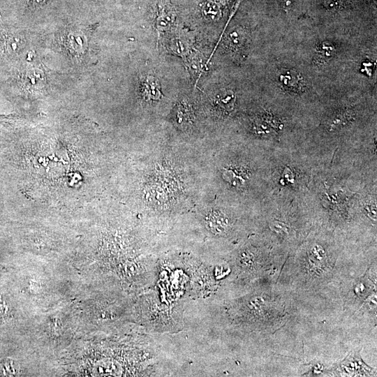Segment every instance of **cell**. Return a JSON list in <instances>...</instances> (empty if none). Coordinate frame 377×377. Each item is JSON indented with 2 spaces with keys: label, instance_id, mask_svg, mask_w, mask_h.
<instances>
[{
  "label": "cell",
  "instance_id": "obj_15",
  "mask_svg": "<svg viewBox=\"0 0 377 377\" xmlns=\"http://www.w3.org/2000/svg\"><path fill=\"white\" fill-rule=\"evenodd\" d=\"M6 45L9 51L16 52L20 50L22 45V40L17 36H12L8 39Z\"/></svg>",
  "mask_w": 377,
  "mask_h": 377
},
{
  "label": "cell",
  "instance_id": "obj_6",
  "mask_svg": "<svg viewBox=\"0 0 377 377\" xmlns=\"http://www.w3.org/2000/svg\"><path fill=\"white\" fill-rule=\"evenodd\" d=\"M208 230L215 235L226 233L230 226V219L219 210L210 212L205 219Z\"/></svg>",
  "mask_w": 377,
  "mask_h": 377
},
{
  "label": "cell",
  "instance_id": "obj_9",
  "mask_svg": "<svg viewBox=\"0 0 377 377\" xmlns=\"http://www.w3.org/2000/svg\"><path fill=\"white\" fill-rule=\"evenodd\" d=\"M142 91L143 97L147 100H158L161 97L159 82L153 76H148L142 81Z\"/></svg>",
  "mask_w": 377,
  "mask_h": 377
},
{
  "label": "cell",
  "instance_id": "obj_5",
  "mask_svg": "<svg viewBox=\"0 0 377 377\" xmlns=\"http://www.w3.org/2000/svg\"><path fill=\"white\" fill-rule=\"evenodd\" d=\"M175 11L170 1L161 0L157 3L156 25L159 31H165L172 24L175 17Z\"/></svg>",
  "mask_w": 377,
  "mask_h": 377
},
{
  "label": "cell",
  "instance_id": "obj_13",
  "mask_svg": "<svg viewBox=\"0 0 377 377\" xmlns=\"http://www.w3.org/2000/svg\"><path fill=\"white\" fill-rule=\"evenodd\" d=\"M320 5L327 11L335 13L345 7V0H318Z\"/></svg>",
  "mask_w": 377,
  "mask_h": 377
},
{
  "label": "cell",
  "instance_id": "obj_17",
  "mask_svg": "<svg viewBox=\"0 0 377 377\" xmlns=\"http://www.w3.org/2000/svg\"><path fill=\"white\" fill-rule=\"evenodd\" d=\"M177 118H178L179 122H184L190 119L189 110L185 105H180L178 108V112L177 114Z\"/></svg>",
  "mask_w": 377,
  "mask_h": 377
},
{
  "label": "cell",
  "instance_id": "obj_3",
  "mask_svg": "<svg viewBox=\"0 0 377 377\" xmlns=\"http://www.w3.org/2000/svg\"><path fill=\"white\" fill-rule=\"evenodd\" d=\"M242 304V316L243 320L249 323L262 321H267V317H269L268 314L270 311L269 307L274 306L275 304L268 300L267 295H253V297L243 301Z\"/></svg>",
  "mask_w": 377,
  "mask_h": 377
},
{
  "label": "cell",
  "instance_id": "obj_16",
  "mask_svg": "<svg viewBox=\"0 0 377 377\" xmlns=\"http://www.w3.org/2000/svg\"><path fill=\"white\" fill-rule=\"evenodd\" d=\"M350 115L348 112H343L337 114L332 121L331 126H337L341 125L347 121L348 117Z\"/></svg>",
  "mask_w": 377,
  "mask_h": 377
},
{
  "label": "cell",
  "instance_id": "obj_4",
  "mask_svg": "<svg viewBox=\"0 0 377 377\" xmlns=\"http://www.w3.org/2000/svg\"><path fill=\"white\" fill-rule=\"evenodd\" d=\"M64 45L74 56L84 54L88 47V38L82 30H71L64 38Z\"/></svg>",
  "mask_w": 377,
  "mask_h": 377
},
{
  "label": "cell",
  "instance_id": "obj_8",
  "mask_svg": "<svg viewBox=\"0 0 377 377\" xmlns=\"http://www.w3.org/2000/svg\"><path fill=\"white\" fill-rule=\"evenodd\" d=\"M279 81L285 88L298 91L303 87L302 77L295 71L283 69L278 75Z\"/></svg>",
  "mask_w": 377,
  "mask_h": 377
},
{
  "label": "cell",
  "instance_id": "obj_18",
  "mask_svg": "<svg viewBox=\"0 0 377 377\" xmlns=\"http://www.w3.org/2000/svg\"><path fill=\"white\" fill-rule=\"evenodd\" d=\"M52 0H27V3L31 8H39L41 7Z\"/></svg>",
  "mask_w": 377,
  "mask_h": 377
},
{
  "label": "cell",
  "instance_id": "obj_10",
  "mask_svg": "<svg viewBox=\"0 0 377 377\" xmlns=\"http://www.w3.org/2000/svg\"><path fill=\"white\" fill-rule=\"evenodd\" d=\"M235 96L231 90H222L215 97V103L221 109L229 112L235 105Z\"/></svg>",
  "mask_w": 377,
  "mask_h": 377
},
{
  "label": "cell",
  "instance_id": "obj_14",
  "mask_svg": "<svg viewBox=\"0 0 377 377\" xmlns=\"http://www.w3.org/2000/svg\"><path fill=\"white\" fill-rule=\"evenodd\" d=\"M244 39L245 38L243 31L239 29L235 30L230 34V45L234 49L239 48L244 45Z\"/></svg>",
  "mask_w": 377,
  "mask_h": 377
},
{
  "label": "cell",
  "instance_id": "obj_2",
  "mask_svg": "<svg viewBox=\"0 0 377 377\" xmlns=\"http://www.w3.org/2000/svg\"><path fill=\"white\" fill-rule=\"evenodd\" d=\"M329 373L337 376H374L373 368L362 360L359 351H352L343 360L330 369Z\"/></svg>",
  "mask_w": 377,
  "mask_h": 377
},
{
  "label": "cell",
  "instance_id": "obj_12",
  "mask_svg": "<svg viewBox=\"0 0 377 377\" xmlns=\"http://www.w3.org/2000/svg\"><path fill=\"white\" fill-rule=\"evenodd\" d=\"M220 12V6L214 1L209 0L202 6V13L206 19L214 20L219 16Z\"/></svg>",
  "mask_w": 377,
  "mask_h": 377
},
{
  "label": "cell",
  "instance_id": "obj_1",
  "mask_svg": "<svg viewBox=\"0 0 377 377\" xmlns=\"http://www.w3.org/2000/svg\"><path fill=\"white\" fill-rule=\"evenodd\" d=\"M301 272L308 279L323 278L332 268L325 250L320 245L311 247Z\"/></svg>",
  "mask_w": 377,
  "mask_h": 377
},
{
  "label": "cell",
  "instance_id": "obj_11",
  "mask_svg": "<svg viewBox=\"0 0 377 377\" xmlns=\"http://www.w3.org/2000/svg\"><path fill=\"white\" fill-rule=\"evenodd\" d=\"M334 46L327 41H323L316 47V57L319 62L325 63L334 54Z\"/></svg>",
  "mask_w": 377,
  "mask_h": 377
},
{
  "label": "cell",
  "instance_id": "obj_7",
  "mask_svg": "<svg viewBox=\"0 0 377 377\" xmlns=\"http://www.w3.org/2000/svg\"><path fill=\"white\" fill-rule=\"evenodd\" d=\"M238 266L240 269L247 273H256L262 269V260L253 251L246 249L238 258Z\"/></svg>",
  "mask_w": 377,
  "mask_h": 377
}]
</instances>
